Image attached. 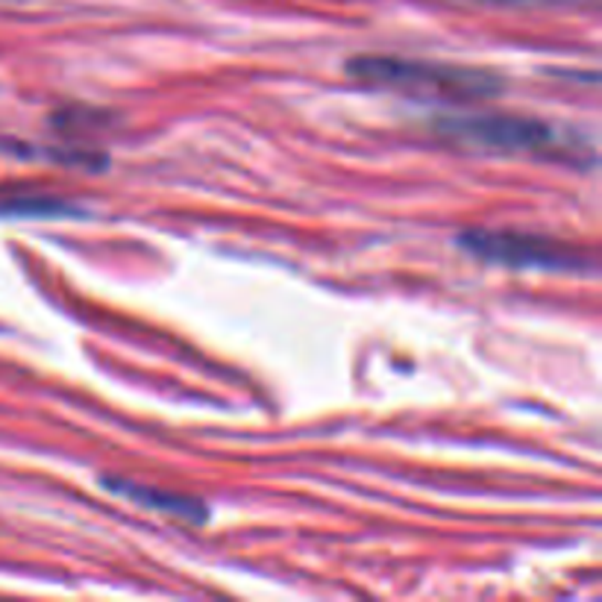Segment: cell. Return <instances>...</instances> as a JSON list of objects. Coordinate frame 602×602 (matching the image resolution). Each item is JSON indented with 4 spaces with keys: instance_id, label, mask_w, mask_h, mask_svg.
<instances>
[{
    "instance_id": "2",
    "label": "cell",
    "mask_w": 602,
    "mask_h": 602,
    "mask_svg": "<svg viewBox=\"0 0 602 602\" xmlns=\"http://www.w3.org/2000/svg\"><path fill=\"white\" fill-rule=\"evenodd\" d=\"M347 74L374 88H391L402 95L438 100V104H482L506 92L497 71L459 62L411 60L388 53H362L347 62Z\"/></svg>"
},
{
    "instance_id": "3",
    "label": "cell",
    "mask_w": 602,
    "mask_h": 602,
    "mask_svg": "<svg viewBox=\"0 0 602 602\" xmlns=\"http://www.w3.org/2000/svg\"><path fill=\"white\" fill-rule=\"evenodd\" d=\"M462 254L476 262L499 265L512 271H550V273H585L594 271V259L577 245L561 238L538 236V233H515V229H464L455 238Z\"/></svg>"
},
{
    "instance_id": "6",
    "label": "cell",
    "mask_w": 602,
    "mask_h": 602,
    "mask_svg": "<svg viewBox=\"0 0 602 602\" xmlns=\"http://www.w3.org/2000/svg\"><path fill=\"white\" fill-rule=\"evenodd\" d=\"M482 3H503V7H547V3H577V0H482Z\"/></svg>"
},
{
    "instance_id": "1",
    "label": "cell",
    "mask_w": 602,
    "mask_h": 602,
    "mask_svg": "<svg viewBox=\"0 0 602 602\" xmlns=\"http://www.w3.org/2000/svg\"><path fill=\"white\" fill-rule=\"evenodd\" d=\"M432 130L455 144L503 153V157L544 159V162H559L570 168L594 165V148L582 132L541 121V118L503 112H450L438 115Z\"/></svg>"
},
{
    "instance_id": "5",
    "label": "cell",
    "mask_w": 602,
    "mask_h": 602,
    "mask_svg": "<svg viewBox=\"0 0 602 602\" xmlns=\"http://www.w3.org/2000/svg\"><path fill=\"white\" fill-rule=\"evenodd\" d=\"M0 212L21 215V218H77V215H83L68 201L47 197V194H15L9 201H0Z\"/></svg>"
},
{
    "instance_id": "4",
    "label": "cell",
    "mask_w": 602,
    "mask_h": 602,
    "mask_svg": "<svg viewBox=\"0 0 602 602\" xmlns=\"http://www.w3.org/2000/svg\"><path fill=\"white\" fill-rule=\"evenodd\" d=\"M104 488L118 494V497L130 499L136 506L176 517V520H185V524L201 526L209 520V506L203 499L189 497V494H174V491L157 488V485H139V482L115 480V476H104Z\"/></svg>"
}]
</instances>
